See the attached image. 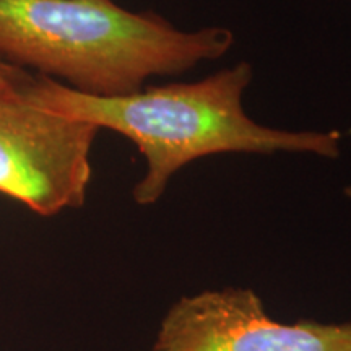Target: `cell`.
<instances>
[{"instance_id":"cell-3","label":"cell","mask_w":351,"mask_h":351,"mask_svg":"<svg viewBox=\"0 0 351 351\" xmlns=\"http://www.w3.org/2000/svg\"><path fill=\"white\" fill-rule=\"evenodd\" d=\"M26 75L0 77V194L54 217L85 204L99 129L34 104Z\"/></svg>"},{"instance_id":"cell-1","label":"cell","mask_w":351,"mask_h":351,"mask_svg":"<svg viewBox=\"0 0 351 351\" xmlns=\"http://www.w3.org/2000/svg\"><path fill=\"white\" fill-rule=\"evenodd\" d=\"M251 80V64L239 62L200 82L142 88L124 96L83 95L29 73L21 90L38 106L96 129L114 130L137 145L147 171L132 195L138 205H152L179 169L204 156L275 152L340 155L341 134L337 130L289 132L252 121L243 106Z\"/></svg>"},{"instance_id":"cell-4","label":"cell","mask_w":351,"mask_h":351,"mask_svg":"<svg viewBox=\"0 0 351 351\" xmlns=\"http://www.w3.org/2000/svg\"><path fill=\"white\" fill-rule=\"evenodd\" d=\"M152 351H351V322H282L251 288L207 289L169 307Z\"/></svg>"},{"instance_id":"cell-2","label":"cell","mask_w":351,"mask_h":351,"mask_svg":"<svg viewBox=\"0 0 351 351\" xmlns=\"http://www.w3.org/2000/svg\"><path fill=\"white\" fill-rule=\"evenodd\" d=\"M221 26L184 32L112 0H0V59L83 95L124 96L231 49Z\"/></svg>"},{"instance_id":"cell-5","label":"cell","mask_w":351,"mask_h":351,"mask_svg":"<svg viewBox=\"0 0 351 351\" xmlns=\"http://www.w3.org/2000/svg\"><path fill=\"white\" fill-rule=\"evenodd\" d=\"M23 72H26V70L15 67V65L8 64V62H5V60L0 59V77H16Z\"/></svg>"}]
</instances>
